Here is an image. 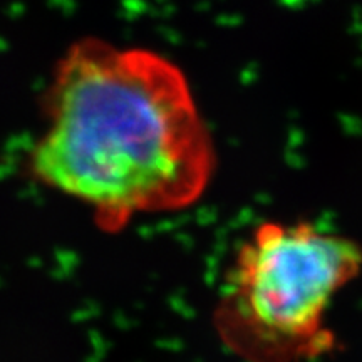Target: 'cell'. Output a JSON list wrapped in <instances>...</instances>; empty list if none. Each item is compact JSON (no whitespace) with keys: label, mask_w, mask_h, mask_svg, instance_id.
<instances>
[{"label":"cell","mask_w":362,"mask_h":362,"mask_svg":"<svg viewBox=\"0 0 362 362\" xmlns=\"http://www.w3.org/2000/svg\"><path fill=\"white\" fill-rule=\"evenodd\" d=\"M362 272V245L312 221H264L242 243L215 309L221 342L247 362L327 354L334 298Z\"/></svg>","instance_id":"7a4b0ae2"},{"label":"cell","mask_w":362,"mask_h":362,"mask_svg":"<svg viewBox=\"0 0 362 362\" xmlns=\"http://www.w3.org/2000/svg\"><path fill=\"white\" fill-rule=\"evenodd\" d=\"M29 173L79 202L106 233L203 197L216 155L185 74L143 49L72 44L44 98Z\"/></svg>","instance_id":"6da1fadb"}]
</instances>
